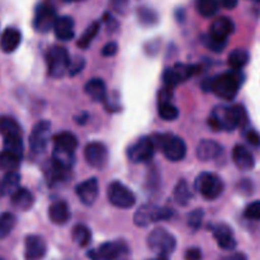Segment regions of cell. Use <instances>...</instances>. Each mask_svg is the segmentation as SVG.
<instances>
[{"label": "cell", "mask_w": 260, "mask_h": 260, "mask_svg": "<svg viewBox=\"0 0 260 260\" xmlns=\"http://www.w3.org/2000/svg\"><path fill=\"white\" fill-rule=\"evenodd\" d=\"M244 216L249 220L260 221V201H254L245 208Z\"/></svg>", "instance_id": "obj_41"}, {"label": "cell", "mask_w": 260, "mask_h": 260, "mask_svg": "<svg viewBox=\"0 0 260 260\" xmlns=\"http://www.w3.org/2000/svg\"><path fill=\"white\" fill-rule=\"evenodd\" d=\"M83 66H84L83 58H76V60L71 61L70 68H69V74H70V75H76L79 71H81Z\"/></svg>", "instance_id": "obj_44"}, {"label": "cell", "mask_w": 260, "mask_h": 260, "mask_svg": "<svg viewBox=\"0 0 260 260\" xmlns=\"http://www.w3.org/2000/svg\"><path fill=\"white\" fill-rule=\"evenodd\" d=\"M84 157L90 167L102 169L108 162V149L102 142L93 141L84 149Z\"/></svg>", "instance_id": "obj_13"}, {"label": "cell", "mask_w": 260, "mask_h": 260, "mask_svg": "<svg viewBox=\"0 0 260 260\" xmlns=\"http://www.w3.org/2000/svg\"><path fill=\"white\" fill-rule=\"evenodd\" d=\"M55 36L60 41H70L74 38V20L71 17H60L55 23Z\"/></svg>", "instance_id": "obj_23"}, {"label": "cell", "mask_w": 260, "mask_h": 260, "mask_svg": "<svg viewBox=\"0 0 260 260\" xmlns=\"http://www.w3.org/2000/svg\"><path fill=\"white\" fill-rule=\"evenodd\" d=\"M0 135L4 139L22 136V129L18 122L12 117H2L0 118Z\"/></svg>", "instance_id": "obj_27"}, {"label": "cell", "mask_w": 260, "mask_h": 260, "mask_svg": "<svg viewBox=\"0 0 260 260\" xmlns=\"http://www.w3.org/2000/svg\"><path fill=\"white\" fill-rule=\"evenodd\" d=\"M74 152H69V151H63V150L60 149H55L53 147V152H52V164L56 165L60 169L69 170L71 169V167L74 165Z\"/></svg>", "instance_id": "obj_28"}, {"label": "cell", "mask_w": 260, "mask_h": 260, "mask_svg": "<svg viewBox=\"0 0 260 260\" xmlns=\"http://www.w3.org/2000/svg\"><path fill=\"white\" fill-rule=\"evenodd\" d=\"M155 145L151 137H141L137 140L135 144L127 150V157L129 161L135 162V164H140V162H147L152 159L155 152Z\"/></svg>", "instance_id": "obj_11"}, {"label": "cell", "mask_w": 260, "mask_h": 260, "mask_svg": "<svg viewBox=\"0 0 260 260\" xmlns=\"http://www.w3.org/2000/svg\"><path fill=\"white\" fill-rule=\"evenodd\" d=\"M185 260H202V251L198 248H190L185 251Z\"/></svg>", "instance_id": "obj_45"}, {"label": "cell", "mask_w": 260, "mask_h": 260, "mask_svg": "<svg viewBox=\"0 0 260 260\" xmlns=\"http://www.w3.org/2000/svg\"><path fill=\"white\" fill-rule=\"evenodd\" d=\"M70 2H80V0H70Z\"/></svg>", "instance_id": "obj_51"}, {"label": "cell", "mask_w": 260, "mask_h": 260, "mask_svg": "<svg viewBox=\"0 0 260 260\" xmlns=\"http://www.w3.org/2000/svg\"><path fill=\"white\" fill-rule=\"evenodd\" d=\"M47 253L45 240L38 235H29L25 238L24 255L27 260H41Z\"/></svg>", "instance_id": "obj_16"}, {"label": "cell", "mask_w": 260, "mask_h": 260, "mask_svg": "<svg viewBox=\"0 0 260 260\" xmlns=\"http://www.w3.org/2000/svg\"><path fill=\"white\" fill-rule=\"evenodd\" d=\"M203 42H205L206 47H208L211 51H213V52H221V51L226 47V43H228V42H225V41L216 40V38L211 37L210 35L205 36V38H203Z\"/></svg>", "instance_id": "obj_40"}, {"label": "cell", "mask_w": 260, "mask_h": 260, "mask_svg": "<svg viewBox=\"0 0 260 260\" xmlns=\"http://www.w3.org/2000/svg\"><path fill=\"white\" fill-rule=\"evenodd\" d=\"M99 30V23L98 22H93L85 30H84L83 35L80 36L78 41V47L81 48V50H86V48L90 46V43L93 42V40L95 38L96 33Z\"/></svg>", "instance_id": "obj_33"}, {"label": "cell", "mask_w": 260, "mask_h": 260, "mask_svg": "<svg viewBox=\"0 0 260 260\" xmlns=\"http://www.w3.org/2000/svg\"><path fill=\"white\" fill-rule=\"evenodd\" d=\"M73 240L80 248H85L91 240V233L85 225H76L73 229Z\"/></svg>", "instance_id": "obj_32"}, {"label": "cell", "mask_w": 260, "mask_h": 260, "mask_svg": "<svg viewBox=\"0 0 260 260\" xmlns=\"http://www.w3.org/2000/svg\"><path fill=\"white\" fill-rule=\"evenodd\" d=\"M129 255L128 245L121 240L107 241L88 253L91 260H129Z\"/></svg>", "instance_id": "obj_4"}, {"label": "cell", "mask_w": 260, "mask_h": 260, "mask_svg": "<svg viewBox=\"0 0 260 260\" xmlns=\"http://www.w3.org/2000/svg\"><path fill=\"white\" fill-rule=\"evenodd\" d=\"M139 13H140V20H141L142 23H145V24H154V23H156L157 17L154 12H151V10L141 9L139 10Z\"/></svg>", "instance_id": "obj_42"}, {"label": "cell", "mask_w": 260, "mask_h": 260, "mask_svg": "<svg viewBox=\"0 0 260 260\" xmlns=\"http://www.w3.org/2000/svg\"><path fill=\"white\" fill-rule=\"evenodd\" d=\"M196 8L202 17L210 18L217 13L218 2L217 0H196Z\"/></svg>", "instance_id": "obj_35"}, {"label": "cell", "mask_w": 260, "mask_h": 260, "mask_svg": "<svg viewBox=\"0 0 260 260\" xmlns=\"http://www.w3.org/2000/svg\"><path fill=\"white\" fill-rule=\"evenodd\" d=\"M0 260H4V259H3V258H0Z\"/></svg>", "instance_id": "obj_53"}, {"label": "cell", "mask_w": 260, "mask_h": 260, "mask_svg": "<svg viewBox=\"0 0 260 260\" xmlns=\"http://www.w3.org/2000/svg\"><path fill=\"white\" fill-rule=\"evenodd\" d=\"M200 71V66L197 65H184V63H177L173 68L165 70L162 79H164L165 86L174 89L180 83H184L190 76L196 75Z\"/></svg>", "instance_id": "obj_10"}, {"label": "cell", "mask_w": 260, "mask_h": 260, "mask_svg": "<svg viewBox=\"0 0 260 260\" xmlns=\"http://www.w3.org/2000/svg\"><path fill=\"white\" fill-rule=\"evenodd\" d=\"M255 2H259L260 3V0H255Z\"/></svg>", "instance_id": "obj_52"}, {"label": "cell", "mask_w": 260, "mask_h": 260, "mask_svg": "<svg viewBox=\"0 0 260 260\" xmlns=\"http://www.w3.org/2000/svg\"><path fill=\"white\" fill-rule=\"evenodd\" d=\"M4 150L14 154L15 156L23 157V141L22 136L17 137H9V139H4Z\"/></svg>", "instance_id": "obj_38"}, {"label": "cell", "mask_w": 260, "mask_h": 260, "mask_svg": "<svg viewBox=\"0 0 260 260\" xmlns=\"http://www.w3.org/2000/svg\"><path fill=\"white\" fill-rule=\"evenodd\" d=\"M203 217H205V212H203V210H201V208H196V210H193L192 212L188 215V218H187L188 226H189L192 230H198V229L202 226Z\"/></svg>", "instance_id": "obj_39"}, {"label": "cell", "mask_w": 260, "mask_h": 260, "mask_svg": "<svg viewBox=\"0 0 260 260\" xmlns=\"http://www.w3.org/2000/svg\"><path fill=\"white\" fill-rule=\"evenodd\" d=\"M244 122L245 111L240 106H218L210 117V126L217 131H234Z\"/></svg>", "instance_id": "obj_1"}, {"label": "cell", "mask_w": 260, "mask_h": 260, "mask_svg": "<svg viewBox=\"0 0 260 260\" xmlns=\"http://www.w3.org/2000/svg\"><path fill=\"white\" fill-rule=\"evenodd\" d=\"M155 260H168V256H165V255H159Z\"/></svg>", "instance_id": "obj_50"}, {"label": "cell", "mask_w": 260, "mask_h": 260, "mask_svg": "<svg viewBox=\"0 0 260 260\" xmlns=\"http://www.w3.org/2000/svg\"><path fill=\"white\" fill-rule=\"evenodd\" d=\"M10 201H12L13 207L17 210L28 211L29 208H32L33 203H35V197L27 188H19L17 192L10 196Z\"/></svg>", "instance_id": "obj_24"}, {"label": "cell", "mask_w": 260, "mask_h": 260, "mask_svg": "<svg viewBox=\"0 0 260 260\" xmlns=\"http://www.w3.org/2000/svg\"><path fill=\"white\" fill-rule=\"evenodd\" d=\"M196 190L208 201L217 200L223 192V182L220 177L212 173H202L194 183Z\"/></svg>", "instance_id": "obj_6"}, {"label": "cell", "mask_w": 260, "mask_h": 260, "mask_svg": "<svg viewBox=\"0 0 260 260\" xmlns=\"http://www.w3.org/2000/svg\"><path fill=\"white\" fill-rule=\"evenodd\" d=\"M70 56L68 50L60 46H53L47 52L48 74L52 78H62L70 68Z\"/></svg>", "instance_id": "obj_8"}, {"label": "cell", "mask_w": 260, "mask_h": 260, "mask_svg": "<svg viewBox=\"0 0 260 260\" xmlns=\"http://www.w3.org/2000/svg\"><path fill=\"white\" fill-rule=\"evenodd\" d=\"M246 140L250 142L254 146H260V135L254 129H250V131L246 134Z\"/></svg>", "instance_id": "obj_46"}, {"label": "cell", "mask_w": 260, "mask_h": 260, "mask_svg": "<svg viewBox=\"0 0 260 260\" xmlns=\"http://www.w3.org/2000/svg\"><path fill=\"white\" fill-rule=\"evenodd\" d=\"M85 93L93 99L94 102H104L107 96V88L106 84L102 79L94 78L91 80H89L85 84V88H84Z\"/></svg>", "instance_id": "obj_25"}, {"label": "cell", "mask_w": 260, "mask_h": 260, "mask_svg": "<svg viewBox=\"0 0 260 260\" xmlns=\"http://www.w3.org/2000/svg\"><path fill=\"white\" fill-rule=\"evenodd\" d=\"M147 246L159 255L168 256L175 250L177 240L165 229L157 228L154 229L147 236Z\"/></svg>", "instance_id": "obj_7"}, {"label": "cell", "mask_w": 260, "mask_h": 260, "mask_svg": "<svg viewBox=\"0 0 260 260\" xmlns=\"http://www.w3.org/2000/svg\"><path fill=\"white\" fill-rule=\"evenodd\" d=\"M213 238L217 241L218 246L223 250H234L236 248V240L231 228L226 223H218L212 226Z\"/></svg>", "instance_id": "obj_17"}, {"label": "cell", "mask_w": 260, "mask_h": 260, "mask_svg": "<svg viewBox=\"0 0 260 260\" xmlns=\"http://www.w3.org/2000/svg\"><path fill=\"white\" fill-rule=\"evenodd\" d=\"M107 197H108L111 205H113L114 207L122 208V210H128V208L134 207L136 203V197H135L134 192L117 180L108 185Z\"/></svg>", "instance_id": "obj_9"}, {"label": "cell", "mask_w": 260, "mask_h": 260, "mask_svg": "<svg viewBox=\"0 0 260 260\" xmlns=\"http://www.w3.org/2000/svg\"><path fill=\"white\" fill-rule=\"evenodd\" d=\"M249 60H250V55L246 50L243 48H236L233 52H230L228 58V62L233 70H241L248 65Z\"/></svg>", "instance_id": "obj_29"}, {"label": "cell", "mask_w": 260, "mask_h": 260, "mask_svg": "<svg viewBox=\"0 0 260 260\" xmlns=\"http://www.w3.org/2000/svg\"><path fill=\"white\" fill-rule=\"evenodd\" d=\"M233 160L236 167L243 172L251 170L255 165V160L251 152L243 145H236L233 150Z\"/></svg>", "instance_id": "obj_20"}, {"label": "cell", "mask_w": 260, "mask_h": 260, "mask_svg": "<svg viewBox=\"0 0 260 260\" xmlns=\"http://www.w3.org/2000/svg\"><path fill=\"white\" fill-rule=\"evenodd\" d=\"M20 160H22L20 157L15 156L12 152L3 150L0 152V169L7 173L15 172L18 169V167H19Z\"/></svg>", "instance_id": "obj_31"}, {"label": "cell", "mask_w": 260, "mask_h": 260, "mask_svg": "<svg viewBox=\"0 0 260 260\" xmlns=\"http://www.w3.org/2000/svg\"><path fill=\"white\" fill-rule=\"evenodd\" d=\"M15 222H17V220H15L13 213L5 212L0 216V240L7 238L12 233V230L15 226Z\"/></svg>", "instance_id": "obj_36"}, {"label": "cell", "mask_w": 260, "mask_h": 260, "mask_svg": "<svg viewBox=\"0 0 260 260\" xmlns=\"http://www.w3.org/2000/svg\"><path fill=\"white\" fill-rule=\"evenodd\" d=\"M51 123L48 121H40L35 124L29 136V147L35 154H41L46 150L50 140Z\"/></svg>", "instance_id": "obj_12"}, {"label": "cell", "mask_w": 260, "mask_h": 260, "mask_svg": "<svg viewBox=\"0 0 260 260\" xmlns=\"http://www.w3.org/2000/svg\"><path fill=\"white\" fill-rule=\"evenodd\" d=\"M118 52V45L117 42H108L103 48H102V55L104 57H112Z\"/></svg>", "instance_id": "obj_43"}, {"label": "cell", "mask_w": 260, "mask_h": 260, "mask_svg": "<svg viewBox=\"0 0 260 260\" xmlns=\"http://www.w3.org/2000/svg\"><path fill=\"white\" fill-rule=\"evenodd\" d=\"M234 29H235V24H234V22L230 18L220 17L212 22L208 35L218 41H225V42H228L229 36L234 32Z\"/></svg>", "instance_id": "obj_18"}, {"label": "cell", "mask_w": 260, "mask_h": 260, "mask_svg": "<svg viewBox=\"0 0 260 260\" xmlns=\"http://www.w3.org/2000/svg\"><path fill=\"white\" fill-rule=\"evenodd\" d=\"M48 217L55 225H65L70 218V211L63 201H56L48 208Z\"/></svg>", "instance_id": "obj_22"}, {"label": "cell", "mask_w": 260, "mask_h": 260, "mask_svg": "<svg viewBox=\"0 0 260 260\" xmlns=\"http://www.w3.org/2000/svg\"><path fill=\"white\" fill-rule=\"evenodd\" d=\"M76 196L80 200V202L85 206H93L94 202L98 198L99 185L96 178H90V179L84 180L83 183L76 187Z\"/></svg>", "instance_id": "obj_15"}, {"label": "cell", "mask_w": 260, "mask_h": 260, "mask_svg": "<svg viewBox=\"0 0 260 260\" xmlns=\"http://www.w3.org/2000/svg\"><path fill=\"white\" fill-rule=\"evenodd\" d=\"M5 192H4V187H3V180L0 179V198H2Z\"/></svg>", "instance_id": "obj_49"}, {"label": "cell", "mask_w": 260, "mask_h": 260, "mask_svg": "<svg viewBox=\"0 0 260 260\" xmlns=\"http://www.w3.org/2000/svg\"><path fill=\"white\" fill-rule=\"evenodd\" d=\"M174 200L179 206H187L189 201L192 200V192H190L189 185L184 179L179 180L178 184L175 185Z\"/></svg>", "instance_id": "obj_30"}, {"label": "cell", "mask_w": 260, "mask_h": 260, "mask_svg": "<svg viewBox=\"0 0 260 260\" xmlns=\"http://www.w3.org/2000/svg\"><path fill=\"white\" fill-rule=\"evenodd\" d=\"M222 260H246V256L244 255L243 253H235V254H233V255L226 256V258Z\"/></svg>", "instance_id": "obj_48"}, {"label": "cell", "mask_w": 260, "mask_h": 260, "mask_svg": "<svg viewBox=\"0 0 260 260\" xmlns=\"http://www.w3.org/2000/svg\"><path fill=\"white\" fill-rule=\"evenodd\" d=\"M53 145H55V149L74 152L78 147V139L71 132H61L53 137Z\"/></svg>", "instance_id": "obj_26"}, {"label": "cell", "mask_w": 260, "mask_h": 260, "mask_svg": "<svg viewBox=\"0 0 260 260\" xmlns=\"http://www.w3.org/2000/svg\"><path fill=\"white\" fill-rule=\"evenodd\" d=\"M56 20H57V17H56L55 9L51 5L41 4L36 9L33 27L37 32L46 33L55 27Z\"/></svg>", "instance_id": "obj_14"}, {"label": "cell", "mask_w": 260, "mask_h": 260, "mask_svg": "<svg viewBox=\"0 0 260 260\" xmlns=\"http://www.w3.org/2000/svg\"><path fill=\"white\" fill-rule=\"evenodd\" d=\"M221 4L226 9H234L238 5V0H221Z\"/></svg>", "instance_id": "obj_47"}, {"label": "cell", "mask_w": 260, "mask_h": 260, "mask_svg": "<svg viewBox=\"0 0 260 260\" xmlns=\"http://www.w3.org/2000/svg\"><path fill=\"white\" fill-rule=\"evenodd\" d=\"M174 212L168 207H160L155 205H144L135 212L134 222L139 228H146L154 222L169 220L173 217Z\"/></svg>", "instance_id": "obj_5"}, {"label": "cell", "mask_w": 260, "mask_h": 260, "mask_svg": "<svg viewBox=\"0 0 260 260\" xmlns=\"http://www.w3.org/2000/svg\"><path fill=\"white\" fill-rule=\"evenodd\" d=\"M222 154V146L215 140H202L198 144L196 155L201 161H210L217 159Z\"/></svg>", "instance_id": "obj_19"}, {"label": "cell", "mask_w": 260, "mask_h": 260, "mask_svg": "<svg viewBox=\"0 0 260 260\" xmlns=\"http://www.w3.org/2000/svg\"><path fill=\"white\" fill-rule=\"evenodd\" d=\"M156 149H160L170 161H180L187 154V145L184 140L172 134L154 135L151 137Z\"/></svg>", "instance_id": "obj_3"}, {"label": "cell", "mask_w": 260, "mask_h": 260, "mask_svg": "<svg viewBox=\"0 0 260 260\" xmlns=\"http://www.w3.org/2000/svg\"><path fill=\"white\" fill-rule=\"evenodd\" d=\"M22 42V35L15 28H7L0 37V48L5 53L14 52Z\"/></svg>", "instance_id": "obj_21"}, {"label": "cell", "mask_w": 260, "mask_h": 260, "mask_svg": "<svg viewBox=\"0 0 260 260\" xmlns=\"http://www.w3.org/2000/svg\"><path fill=\"white\" fill-rule=\"evenodd\" d=\"M159 111V116L165 121H174L179 116V111L177 107L172 103V102H164V103H159L157 107Z\"/></svg>", "instance_id": "obj_37"}, {"label": "cell", "mask_w": 260, "mask_h": 260, "mask_svg": "<svg viewBox=\"0 0 260 260\" xmlns=\"http://www.w3.org/2000/svg\"><path fill=\"white\" fill-rule=\"evenodd\" d=\"M3 187H4L5 194H10L17 192L19 189L20 183V175L17 172H9L5 173L4 178H3Z\"/></svg>", "instance_id": "obj_34"}, {"label": "cell", "mask_w": 260, "mask_h": 260, "mask_svg": "<svg viewBox=\"0 0 260 260\" xmlns=\"http://www.w3.org/2000/svg\"><path fill=\"white\" fill-rule=\"evenodd\" d=\"M244 75L241 70H230L228 73L220 74L211 80L210 89L221 99L233 101L238 94Z\"/></svg>", "instance_id": "obj_2"}]
</instances>
